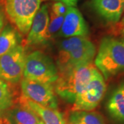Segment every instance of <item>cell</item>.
Masks as SVG:
<instances>
[{
    "label": "cell",
    "mask_w": 124,
    "mask_h": 124,
    "mask_svg": "<svg viewBox=\"0 0 124 124\" xmlns=\"http://www.w3.org/2000/svg\"><path fill=\"white\" fill-rule=\"evenodd\" d=\"M96 68L92 62L59 73L54 86L56 94L67 102L73 103L88 85Z\"/></svg>",
    "instance_id": "obj_1"
},
{
    "label": "cell",
    "mask_w": 124,
    "mask_h": 124,
    "mask_svg": "<svg viewBox=\"0 0 124 124\" xmlns=\"http://www.w3.org/2000/svg\"><path fill=\"white\" fill-rule=\"evenodd\" d=\"M94 65L101 71L104 79L124 72V44L112 37L101 41Z\"/></svg>",
    "instance_id": "obj_2"
},
{
    "label": "cell",
    "mask_w": 124,
    "mask_h": 124,
    "mask_svg": "<svg viewBox=\"0 0 124 124\" xmlns=\"http://www.w3.org/2000/svg\"><path fill=\"white\" fill-rule=\"evenodd\" d=\"M4 10L8 19L19 33L28 35L32 20L41 4V0H3Z\"/></svg>",
    "instance_id": "obj_3"
},
{
    "label": "cell",
    "mask_w": 124,
    "mask_h": 124,
    "mask_svg": "<svg viewBox=\"0 0 124 124\" xmlns=\"http://www.w3.org/2000/svg\"><path fill=\"white\" fill-rule=\"evenodd\" d=\"M23 77L26 79L52 84L57 80L59 72L51 58L35 50L26 57Z\"/></svg>",
    "instance_id": "obj_4"
},
{
    "label": "cell",
    "mask_w": 124,
    "mask_h": 124,
    "mask_svg": "<svg viewBox=\"0 0 124 124\" xmlns=\"http://www.w3.org/2000/svg\"><path fill=\"white\" fill-rule=\"evenodd\" d=\"M106 91L105 79L96 68L88 85L73 103L72 111H92L99 106Z\"/></svg>",
    "instance_id": "obj_5"
},
{
    "label": "cell",
    "mask_w": 124,
    "mask_h": 124,
    "mask_svg": "<svg viewBox=\"0 0 124 124\" xmlns=\"http://www.w3.org/2000/svg\"><path fill=\"white\" fill-rule=\"evenodd\" d=\"M25 49L18 45L8 53L0 57V79L16 84L22 79L26 59Z\"/></svg>",
    "instance_id": "obj_6"
},
{
    "label": "cell",
    "mask_w": 124,
    "mask_h": 124,
    "mask_svg": "<svg viewBox=\"0 0 124 124\" xmlns=\"http://www.w3.org/2000/svg\"><path fill=\"white\" fill-rule=\"evenodd\" d=\"M22 96L41 106L56 109L58 107L57 94L51 84L41 83L22 79L21 80Z\"/></svg>",
    "instance_id": "obj_7"
},
{
    "label": "cell",
    "mask_w": 124,
    "mask_h": 124,
    "mask_svg": "<svg viewBox=\"0 0 124 124\" xmlns=\"http://www.w3.org/2000/svg\"><path fill=\"white\" fill-rule=\"evenodd\" d=\"M96 54V48L88 39L84 44L66 54L58 55V72H63L79 65L92 63Z\"/></svg>",
    "instance_id": "obj_8"
},
{
    "label": "cell",
    "mask_w": 124,
    "mask_h": 124,
    "mask_svg": "<svg viewBox=\"0 0 124 124\" xmlns=\"http://www.w3.org/2000/svg\"><path fill=\"white\" fill-rule=\"evenodd\" d=\"M88 34V27L81 12L75 7L68 6L59 35L63 37H86Z\"/></svg>",
    "instance_id": "obj_9"
},
{
    "label": "cell",
    "mask_w": 124,
    "mask_h": 124,
    "mask_svg": "<svg viewBox=\"0 0 124 124\" xmlns=\"http://www.w3.org/2000/svg\"><path fill=\"white\" fill-rule=\"evenodd\" d=\"M49 9L48 5L40 6L32 20L31 29L27 35L28 46L40 45L48 40Z\"/></svg>",
    "instance_id": "obj_10"
},
{
    "label": "cell",
    "mask_w": 124,
    "mask_h": 124,
    "mask_svg": "<svg viewBox=\"0 0 124 124\" xmlns=\"http://www.w3.org/2000/svg\"><path fill=\"white\" fill-rule=\"evenodd\" d=\"M90 4L106 22L115 24L124 12V0H90Z\"/></svg>",
    "instance_id": "obj_11"
},
{
    "label": "cell",
    "mask_w": 124,
    "mask_h": 124,
    "mask_svg": "<svg viewBox=\"0 0 124 124\" xmlns=\"http://www.w3.org/2000/svg\"><path fill=\"white\" fill-rule=\"evenodd\" d=\"M19 103L33 111L44 124H66L63 115L56 109L41 106L22 96L19 99Z\"/></svg>",
    "instance_id": "obj_12"
},
{
    "label": "cell",
    "mask_w": 124,
    "mask_h": 124,
    "mask_svg": "<svg viewBox=\"0 0 124 124\" xmlns=\"http://www.w3.org/2000/svg\"><path fill=\"white\" fill-rule=\"evenodd\" d=\"M107 110L114 119L124 123V85L112 93L107 103Z\"/></svg>",
    "instance_id": "obj_13"
},
{
    "label": "cell",
    "mask_w": 124,
    "mask_h": 124,
    "mask_svg": "<svg viewBox=\"0 0 124 124\" xmlns=\"http://www.w3.org/2000/svg\"><path fill=\"white\" fill-rule=\"evenodd\" d=\"M7 121L9 124H38L41 122L33 111L20 103L11 110Z\"/></svg>",
    "instance_id": "obj_14"
},
{
    "label": "cell",
    "mask_w": 124,
    "mask_h": 124,
    "mask_svg": "<svg viewBox=\"0 0 124 124\" xmlns=\"http://www.w3.org/2000/svg\"><path fill=\"white\" fill-rule=\"evenodd\" d=\"M20 41L19 32L10 23H6L0 32V57L17 46Z\"/></svg>",
    "instance_id": "obj_15"
},
{
    "label": "cell",
    "mask_w": 124,
    "mask_h": 124,
    "mask_svg": "<svg viewBox=\"0 0 124 124\" xmlns=\"http://www.w3.org/2000/svg\"><path fill=\"white\" fill-rule=\"evenodd\" d=\"M69 121L79 124H107L103 116L95 111H72Z\"/></svg>",
    "instance_id": "obj_16"
},
{
    "label": "cell",
    "mask_w": 124,
    "mask_h": 124,
    "mask_svg": "<svg viewBox=\"0 0 124 124\" xmlns=\"http://www.w3.org/2000/svg\"><path fill=\"white\" fill-rule=\"evenodd\" d=\"M13 104V93L5 81L0 79V114L10 109Z\"/></svg>",
    "instance_id": "obj_17"
},
{
    "label": "cell",
    "mask_w": 124,
    "mask_h": 124,
    "mask_svg": "<svg viewBox=\"0 0 124 124\" xmlns=\"http://www.w3.org/2000/svg\"><path fill=\"white\" fill-rule=\"evenodd\" d=\"M88 40L86 37H71L68 39L62 40L59 46L58 55H62L69 53L77 47L79 46Z\"/></svg>",
    "instance_id": "obj_18"
},
{
    "label": "cell",
    "mask_w": 124,
    "mask_h": 124,
    "mask_svg": "<svg viewBox=\"0 0 124 124\" xmlns=\"http://www.w3.org/2000/svg\"><path fill=\"white\" fill-rule=\"evenodd\" d=\"M65 15H60L49 11V24L48 29V39H50L59 34L62 28Z\"/></svg>",
    "instance_id": "obj_19"
},
{
    "label": "cell",
    "mask_w": 124,
    "mask_h": 124,
    "mask_svg": "<svg viewBox=\"0 0 124 124\" xmlns=\"http://www.w3.org/2000/svg\"><path fill=\"white\" fill-rule=\"evenodd\" d=\"M68 6L64 4L62 2H54L51 6L50 11L53 12L54 13L60 15H65L68 9Z\"/></svg>",
    "instance_id": "obj_20"
},
{
    "label": "cell",
    "mask_w": 124,
    "mask_h": 124,
    "mask_svg": "<svg viewBox=\"0 0 124 124\" xmlns=\"http://www.w3.org/2000/svg\"><path fill=\"white\" fill-rule=\"evenodd\" d=\"M6 24V17L5 15L4 9L0 7V32L2 31L3 28Z\"/></svg>",
    "instance_id": "obj_21"
},
{
    "label": "cell",
    "mask_w": 124,
    "mask_h": 124,
    "mask_svg": "<svg viewBox=\"0 0 124 124\" xmlns=\"http://www.w3.org/2000/svg\"><path fill=\"white\" fill-rule=\"evenodd\" d=\"M41 1H54L55 2H62L64 4L67 5L68 6H73V7H75L77 4V2L79 0H41Z\"/></svg>",
    "instance_id": "obj_22"
},
{
    "label": "cell",
    "mask_w": 124,
    "mask_h": 124,
    "mask_svg": "<svg viewBox=\"0 0 124 124\" xmlns=\"http://www.w3.org/2000/svg\"><path fill=\"white\" fill-rule=\"evenodd\" d=\"M121 41H124V26H121Z\"/></svg>",
    "instance_id": "obj_23"
},
{
    "label": "cell",
    "mask_w": 124,
    "mask_h": 124,
    "mask_svg": "<svg viewBox=\"0 0 124 124\" xmlns=\"http://www.w3.org/2000/svg\"><path fill=\"white\" fill-rule=\"evenodd\" d=\"M0 124H9L7 119L3 120L1 118H0Z\"/></svg>",
    "instance_id": "obj_24"
},
{
    "label": "cell",
    "mask_w": 124,
    "mask_h": 124,
    "mask_svg": "<svg viewBox=\"0 0 124 124\" xmlns=\"http://www.w3.org/2000/svg\"><path fill=\"white\" fill-rule=\"evenodd\" d=\"M120 26H124V17L122 19L121 23H120Z\"/></svg>",
    "instance_id": "obj_25"
},
{
    "label": "cell",
    "mask_w": 124,
    "mask_h": 124,
    "mask_svg": "<svg viewBox=\"0 0 124 124\" xmlns=\"http://www.w3.org/2000/svg\"><path fill=\"white\" fill-rule=\"evenodd\" d=\"M66 124H79L75 123V122H73V121H68V124H66Z\"/></svg>",
    "instance_id": "obj_26"
},
{
    "label": "cell",
    "mask_w": 124,
    "mask_h": 124,
    "mask_svg": "<svg viewBox=\"0 0 124 124\" xmlns=\"http://www.w3.org/2000/svg\"><path fill=\"white\" fill-rule=\"evenodd\" d=\"M3 3V0H0V4Z\"/></svg>",
    "instance_id": "obj_27"
},
{
    "label": "cell",
    "mask_w": 124,
    "mask_h": 124,
    "mask_svg": "<svg viewBox=\"0 0 124 124\" xmlns=\"http://www.w3.org/2000/svg\"><path fill=\"white\" fill-rule=\"evenodd\" d=\"M44 124V123H43V122H42V121H41V123H39V124Z\"/></svg>",
    "instance_id": "obj_28"
},
{
    "label": "cell",
    "mask_w": 124,
    "mask_h": 124,
    "mask_svg": "<svg viewBox=\"0 0 124 124\" xmlns=\"http://www.w3.org/2000/svg\"><path fill=\"white\" fill-rule=\"evenodd\" d=\"M121 42H122V43H123V44H124V41H121Z\"/></svg>",
    "instance_id": "obj_29"
},
{
    "label": "cell",
    "mask_w": 124,
    "mask_h": 124,
    "mask_svg": "<svg viewBox=\"0 0 124 124\" xmlns=\"http://www.w3.org/2000/svg\"><path fill=\"white\" fill-rule=\"evenodd\" d=\"M0 7H1V4H0Z\"/></svg>",
    "instance_id": "obj_30"
}]
</instances>
